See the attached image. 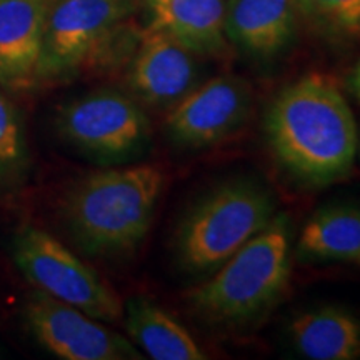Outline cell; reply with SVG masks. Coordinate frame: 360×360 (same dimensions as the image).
Masks as SVG:
<instances>
[{
    "label": "cell",
    "mask_w": 360,
    "mask_h": 360,
    "mask_svg": "<svg viewBox=\"0 0 360 360\" xmlns=\"http://www.w3.org/2000/svg\"><path fill=\"white\" fill-rule=\"evenodd\" d=\"M30 150L22 115L0 87V200L19 195L30 175Z\"/></svg>",
    "instance_id": "cell-17"
},
{
    "label": "cell",
    "mask_w": 360,
    "mask_h": 360,
    "mask_svg": "<svg viewBox=\"0 0 360 360\" xmlns=\"http://www.w3.org/2000/svg\"><path fill=\"white\" fill-rule=\"evenodd\" d=\"M349 90L352 92V96L357 98V102H360V60L357 62V65H355L352 74H350Z\"/></svg>",
    "instance_id": "cell-19"
},
{
    "label": "cell",
    "mask_w": 360,
    "mask_h": 360,
    "mask_svg": "<svg viewBox=\"0 0 360 360\" xmlns=\"http://www.w3.org/2000/svg\"><path fill=\"white\" fill-rule=\"evenodd\" d=\"M139 0H53L45 20L37 87L64 82L130 44Z\"/></svg>",
    "instance_id": "cell-5"
},
{
    "label": "cell",
    "mask_w": 360,
    "mask_h": 360,
    "mask_svg": "<svg viewBox=\"0 0 360 360\" xmlns=\"http://www.w3.org/2000/svg\"><path fill=\"white\" fill-rule=\"evenodd\" d=\"M277 214V200L254 179H232L202 195L175 231V257L193 276H210L262 232Z\"/></svg>",
    "instance_id": "cell-4"
},
{
    "label": "cell",
    "mask_w": 360,
    "mask_h": 360,
    "mask_svg": "<svg viewBox=\"0 0 360 360\" xmlns=\"http://www.w3.org/2000/svg\"><path fill=\"white\" fill-rule=\"evenodd\" d=\"M300 17L332 39L360 35V0H295Z\"/></svg>",
    "instance_id": "cell-18"
},
{
    "label": "cell",
    "mask_w": 360,
    "mask_h": 360,
    "mask_svg": "<svg viewBox=\"0 0 360 360\" xmlns=\"http://www.w3.org/2000/svg\"><path fill=\"white\" fill-rule=\"evenodd\" d=\"M11 252L15 267L35 290L77 307L97 321H122L124 302L117 292L49 232L22 225L13 233Z\"/></svg>",
    "instance_id": "cell-7"
},
{
    "label": "cell",
    "mask_w": 360,
    "mask_h": 360,
    "mask_svg": "<svg viewBox=\"0 0 360 360\" xmlns=\"http://www.w3.org/2000/svg\"><path fill=\"white\" fill-rule=\"evenodd\" d=\"M53 0H0V87L37 89L44 30Z\"/></svg>",
    "instance_id": "cell-11"
},
{
    "label": "cell",
    "mask_w": 360,
    "mask_h": 360,
    "mask_svg": "<svg viewBox=\"0 0 360 360\" xmlns=\"http://www.w3.org/2000/svg\"><path fill=\"white\" fill-rule=\"evenodd\" d=\"M270 152L292 177L323 187L347 177L359 132L347 98L330 79L309 74L283 87L265 110Z\"/></svg>",
    "instance_id": "cell-1"
},
{
    "label": "cell",
    "mask_w": 360,
    "mask_h": 360,
    "mask_svg": "<svg viewBox=\"0 0 360 360\" xmlns=\"http://www.w3.org/2000/svg\"><path fill=\"white\" fill-rule=\"evenodd\" d=\"M290 254V220L276 214L262 232L187 292V304L210 326L236 328L257 322L289 285Z\"/></svg>",
    "instance_id": "cell-3"
},
{
    "label": "cell",
    "mask_w": 360,
    "mask_h": 360,
    "mask_svg": "<svg viewBox=\"0 0 360 360\" xmlns=\"http://www.w3.org/2000/svg\"><path fill=\"white\" fill-rule=\"evenodd\" d=\"M300 259L360 264V209L327 205L304 225L297 242Z\"/></svg>",
    "instance_id": "cell-16"
},
{
    "label": "cell",
    "mask_w": 360,
    "mask_h": 360,
    "mask_svg": "<svg viewBox=\"0 0 360 360\" xmlns=\"http://www.w3.org/2000/svg\"><path fill=\"white\" fill-rule=\"evenodd\" d=\"M289 335L297 352L310 360L360 357V321L339 305H321L294 315Z\"/></svg>",
    "instance_id": "cell-14"
},
{
    "label": "cell",
    "mask_w": 360,
    "mask_h": 360,
    "mask_svg": "<svg viewBox=\"0 0 360 360\" xmlns=\"http://www.w3.org/2000/svg\"><path fill=\"white\" fill-rule=\"evenodd\" d=\"M164 184V172L150 164L94 170L64 193L60 219L85 254L127 255L147 237Z\"/></svg>",
    "instance_id": "cell-2"
},
{
    "label": "cell",
    "mask_w": 360,
    "mask_h": 360,
    "mask_svg": "<svg viewBox=\"0 0 360 360\" xmlns=\"http://www.w3.org/2000/svg\"><path fill=\"white\" fill-rule=\"evenodd\" d=\"M199 56L157 27H148L135 45L127 84L142 105L172 109L199 85Z\"/></svg>",
    "instance_id": "cell-10"
},
{
    "label": "cell",
    "mask_w": 360,
    "mask_h": 360,
    "mask_svg": "<svg viewBox=\"0 0 360 360\" xmlns=\"http://www.w3.org/2000/svg\"><path fill=\"white\" fill-rule=\"evenodd\" d=\"M357 152H359V155H360V137H359V143H357Z\"/></svg>",
    "instance_id": "cell-20"
},
{
    "label": "cell",
    "mask_w": 360,
    "mask_h": 360,
    "mask_svg": "<svg viewBox=\"0 0 360 360\" xmlns=\"http://www.w3.org/2000/svg\"><path fill=\"white\" fill-rule=\"evenodd\" d=\"M30 337L53 357L64 360H139L135 345L77 307L34 290L22 305Z\"/></svg>",
    "instance_id": "cell-8"
},
{
    "label": "cell",
    "mask_w": 360,
    "mask_h": 360,
    "mask_svg": "<svg viewBox=\"0 0 360 360\" xmlns=\"http://www.w3.org/2000/svg\"><path fill=\"white\" fill-rule=\"evenodd\" d=\"M124 323L130 339L154 360H204L207 355L191 332L143 295L124 304Z\"/></svg>",
    "instance_id": "cell-15"
},
{
    "label": "cell",
    "mask_w": 360,
    "mask_h": 360,
    "mask_svg": "<svg viewBox=\"0 0 360 360\" xmlns=\"http://www.w3.org/2000/svg\"><path fill=\"white\" fill-rule=\"evenodd\" d=\"M252 89L236 75L199 84L170 109L165 130L175 146L205 148L225 141L249 119Z\"/></svg>",
    "instance_id": "cell-9"
},
{
    "label": "cell",
    "mask_w": 360,
    "mask_h": 360,
    "mask_svg": "<svg viewBox=\"0 0 360 360\" xmlns=\"http://www.w3.org/2000/svg\"><path fill=\"white\" fill-rule=\"evenodd\" d=\"M299 19L295 0H229L225 37L255 60H272L294 44Z\"/></svg>",
    "instance_id": "cell-12"
},
{
    "label": "cell",
    "mask_w": 360,
    "mask_h": 360,
    "mask_svg": "<svg viewBox=\"0 0 360 360\" xmlns=\"http://www.w3.org/2000/svg\"><path fill=\"white\" fill-rule=\"evenodd\" d=\"M152 27L165 30L199 57L227 51L225 0H147Z\"/></svg>",
    "instance_id": "cell-13"
},
{
    "label": "cell",
    "mask_w": 360,
    "mask_h": 360,
    "mask_svg": "<svg viewBox=\"0 0 360 360\" xmlns=\"http://www.w3.org/2000/svg\"><path fill=\"white\" fill-rule=\"evenodd\" d=\"M56 130L67 146L102 165H124L143 155L152 142V125L134 96L101 89L64 103Z\"/></svg>",
    "instance_id": "cell-6"
}]
</instances>
